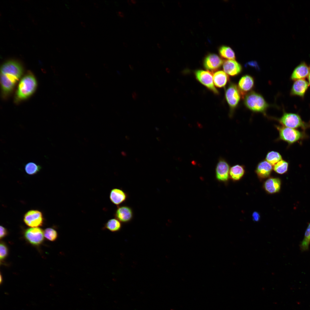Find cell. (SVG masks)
<instances>
[{
	"label": "cell",
	"mask_w": 310,
	"mask_h": 310,
	"mask_svg": "<svg viewBox=\"0 0 310 310\" xmlns=\"http://www.w3.org/2000/svg\"><path fill=\"white\" fill-rule=\"evenodd\" d=\"M132 3L135 4L136 3L137 1L135 0H131Z\"/></svg>",
	"instance_id": "36"
},
{
	"label": "cell",
	"mask_w": 310,
	"mask_h": 310,
	"mask_svg": "<svg viewBox=\"0 0 310 310\" xmlns=\"http://www.w3.org/2000/svg\"><path fill=\"white\" fill-rule=\"evenodd\" d=\"M272 169V166L271 164L266 160H263L257 165L255 172L260 179H264L270 176Z\"/></svg>",
	"instance_id": "18"
},
{
	"label": "cell",
	"mask_w": 310,
	"mask_h": 310,
	"mask_svg": "<svg viewBox=\"0 0 310 310\" xmlns=\"http://www.w3.org/2000/svg\"><path fill=\"white\" fill-rule=\"evenodd\" d=\"M290 90L291 96H297L303 98L309 86L308 82L305 79L294 81Z\"/></svg>",
	"instance_id": "14"
},
{
	"label": "cell",
	"mask_w": 310,
	"mask_h": 310,
	"mask_svg": "<svg viewBox=\"0 0 310 310\" xmlns=\"http://www.w3.org/2000/svg\"><path fill=\"white\" fill-rule=\"evenodd\" d=\"M230 169L229 165L227 162L223 159H220L216 167V179L220 181H227L229 177Z\"/></svg>",
	"instance_id": "13"
},
{
	"label": "cell",
	"mask_w": 310,
	"mask_h": 310,
	"mask_svg": "<svg viewBox=\"0 0 310 310\" xmlns=\"http://www.w3.org/2000/svg\"><path fill=\"white\" fill-rule=\"evenodd\" d=\"M133 213L132 209L127 206H118L114 214L115 218L121 222L126 223L130 222L133 219Z\"/></svg>",
	"instance_id": "12"
},
{
	"label": "cell",
	"mask_w": 310,
	"mask_h": 310,
	"mask_svg": "<svg viewBox=\"0 0 310 310\" xmlns=\"http://www.w3.org/2000/svg\"><path fill=\"white\" fill-rule=\"evenodd\" d=\"M288 166V162L285 160H282L274 166L273 169L277 173L282 174L287 171Z\"/></svg>",
	"instance_id": "26"
},
{
	"label": "cell",
	"mask_w": 310,
	"mask_h": 310,
	"mask_svg": "<svg viewBox=\"0 0 310 310\" xmlns=\"http://www.w3.org/2000/svg\"><path fill=\"white\" fill-rule=\"evenodd\" d=\"M105 2L106 4H107V5H108V1H107L105 0Z\"/></svg>",
	"instance_id": "44"
},
{
	"label": "cell",
	"mask_w": 310,
	"mask_h": 310,
	"mask_svg": "<svg viewBox=\"0 0 310 310\" xmlns=\"http://www.w3.org/2000/svg\"><path fill=\"white\" fill-rule=\"evenodd\" d=\"M252 217L253 220L257 222L259 220L260 216L258 212L255 211L252 214Z\"/></svg>",
	"instance_id": "31"
},
{
	"label": "cell",
	"mask_w": 310,
	"mask_h": 310,
	"mask_svg": "<svg viewBox=\"0 0 310 310\" xmlns=\"http://www.w3.org/2000/svg\"><path fill=\"white\" fill-rule=\"evenodd\" d=\"M194 74L197 80L214 94H218V91L216 88L213 82L212 73L202 69L196 70Z\"/></svg>",
	"instance_id": "7"
},
{
	"label": "cell",
	"mask_w": 310,
	"mask_h": 310,
	"mask_svg": "<svg viewBox=\"0 0 310 310\" xmlns=\"http://www.w3.org/2000/svg\"><path fill=\"white\" fill-rule=\"evenodd\" d=\"M266 160L272 166H274L278 162L282 160V157L279 152L271 151L267 153Z\"/></svg>",
	"instance_id": "24"
},
{
	"label": "cell",
	"mask_w": 310,
	"mask_h": 310,
	"mask_svg": "<svg viewBox=\"0 0 310 310\" xmlns=\"http://www.w3.org/2000/svg\"><path fill=\"white\" fill-rule=\"evenodd\" d=\"M220 56L224 59L228 60H235L236 56L233 50L229 46H222L219 49Z\"/></svg>",
	"instance_id": "23"
},
{
	"label": "cell",
	"mask_w": 310,
	"mask_h": 310,
	"mask_svg": "<svg viewBox=\"0 0 310 310\" xmlns=\"http://www.w3.org/2000/svg\"><path fill=\"white\" fill-rule=\"evenodd\" d=\"M123 45H124V46H125V47H127V44L126 43H125V42H123Z\"/></svg>",
	"instance_id": "40"
},
{
	"label": "cell",
	"mask_w": 310,
	"mask_h": 310,
	"mask_svg": "<svg viewBox=\"0 0 310 310\" xmlns=\"http://www.w3.org/2000/svg\"><path fill=\"white\" fill-rule=\"evenodd\" d=\"M281 181L278 178H270L264 182V187L268 193L272 194L278 192L280 190Z\"/></svg>",
	"instance_id": "19"
},
{
	"label": "cell",
	"mask_w": 310,
	"mask_h": 310,
	"mask_svg": "<svg viewBox=\"0 0 310 310\" xmlns=\"http://www.w3.org/2000/svg\"><path fill=\"white\" fill-rule=\"evenodd\" d=\"M157 138L158 140H159V141H160V138L159 137H158Z\"/></svg>",
	"instance_id": "45"
},
{
	"label": "cell",
	"mask_w": 310,
	"mask_h": 310,
	"mask_svg": "<svg viewBox=\"0 0 310 310\" xmlns=\"http://www.w3.org/2000/svg\"><path fill=\"white\" fill-rule=\"evenodd\" d=\"M128 197L127 194L121 189L114 188L110 191L109 198L114 205L119 206L125 202Z\"/></svg>",
	"instance_id": "17"
},
{
	"label": "cell",
	"mask_w": 310,
	"mask_h": 310,
	"mask_svg": "<svg viewBox=\"0 0 310 310\" xmlns=\"http://www.w3.org/2000/svg\"><path fill=\"white\" fill-rule=\"evenodd\" d=\"M278 120L282 126L297 129L301 128L304 130L309 127L308 124L303 121L301 116L295 113L284 112Z\"/></svg>",
	"instance_id": "6"
},
{
	"label": "cell",
	"mask_w": 310,
	"mask_h": 310,
	"mask_svg": "<svg viewBox=\"0 0 310 310\" xmlns=\"http://www.w3.org/2000/svg\"><path fill=\"white\" fill-rule=\"evenodd\" d=\"M122 155L124 156H126L127 155L126 153L125 152H122Z\"/></svg>",
	"instance_id": "41"
},
{
	"label": "cell",
	"mask_w": 310,
	"mask_h": 310,
	"mask_svg": "<svg viewBox=\"0 0 310 310\" xmlns=\"http://www.w3.org/2000/svg\"><path fill=\"white\" fill-rule=\"evenodd\" d=\"M117 15L121 17H123L124 16V13L121 11H119L117 12Z\"/></svg>",
	"instance_id": "32"
},
{
	"label": "cell",
	"mask_w": 310,
	"mask_h": 310,
	"mask_svg": "<svg viewBox=\"0 0 310 310\" xmlns=\"http://www.w3.org/2000/svg\"><path fill=\"white\" fill-rule=\"evenodd\" d=\"M310 243V223L305 231L303 239L301 242L300 247L302 250H307Z\"/></svg>",
	"instance_id": "27"
},
{
	"label": "cell",
	"mask_w": 310,
	"mask_h": 310,
	"mask_svg": "<svg viewBox=\"0 0 310 310\" xmlns=\"http://www.w3.org/2000/svg\"><path fill=\"white\" fill-rule=\"evenodd\" d=\"M121 222L116 218H112L108 220L104 224V229H106L112 232L119 231L121 227Z\"/></svg>",
	"instance_id": "22"
},
{
	"label": "cell",
	"mask_w": 310,
	"mask_h": 310,
	"mask_svg": "<svg viewBox=\"0 0 310 310\" xmlns=\"http://www.w3.org/2000/svg\"><path fill=\"white\" fill-rule=\"evenodd\" d=\"M0 238L1 239L7 235V230L2 226H0Z\"/></svg>",
	"instance_id": "30"
},
{
	"label": "cell",
	"mask_w": 310,
	"mask_h": 310,
	"mask_svg": "<svg viewBox=\"0 0 310 310\" xmlns=\"http://www.w3.org/2000/svg\"><path fill=\"white\" fill-rule=\"evenodd\" d=\"M145 25H146V26H148V23H147V22H145Z\"/></svg>",
	"instance_id": "42"
},
{
	"label": "cell",
	"mask_w": 310,
	"mask_h": 310,
	"mask_svg": "<svg viewBox=\"0 0 310 310\" xmlns=\"http://www.w3.org/2000/svg\"><path fill=\"white\" fill-rule=\"evenodd\" d=\"M132 97L133 99H136L137 97V93L135 92H133L132 94Z\"/></svg>",
	"instance_id": "33"
},
{
	"label": "cell",
	"mask_w": 310,
	"mask_h": 310,
	"mask_svg": "<svg viewBox=\"0 0 310 310\" xmlns=\"http://www.w3.org/2000/svg\"><path fill=\"white\" fill-rule=\"evenodd\" d=\"M81 25L84 27H86V24L85 23L81 21L80 22Z\"/></svg>",
	"instance_id": "35"
},
{
	"label": "cell",
	"mask_w": 310,
	"mask_h": 310,
	"mask_svg": "<svg viewBox=\"0 0 310 310\" xmlns=\"http://www.w3.org/2000/svg\"><path fill=\"white\" fill-rule=\"evenodd\" d=\"M308 83L309 85H310V71L309 75L308 76Z\"/></svg>",
	"instance_id": "34"
},
{
	"label": "cell",
	"mask_w": 310,
	"mask_h": 310,
	"mask_svg": "<svg viewBox=\"0 0 310 310\" xmlns=\"http://www.w3.org/2000/svg\"><path fill=\"white\" fill-rule=\"evenodd\" d=\"M157 46L159 48H160L161 47V45L159 43L157 44Z\"/></svg>",
	"instance_id": "39"
},
{
	"label": "cell",
	"mask_w": 310,
	"mask_h": 310,
	"mask_svg": "<svg viewBox=\"0 0 310 310\" xmlns=\"http://www.w3.org/2000/svg\"><path fill=\"white\" fill-rule=\"evenodd\" d=\"M308 124L309 127H310V121H309V123Z\"/></svg>",
	"instance_id": "46"
},
{
	"label": "cell",
	"mask_w": 310,
	"mask_h": 310,
	"mask_svg": "<svg viewBox=\"0 0 310 310\" xmlns=\"http://www.w3.org/2000/svg\"><path fill=\"white\" fill-rule=\"evenodd\" d=\"M223 63L222 59L217 55L211 53L205 58L203 65L205 69L211 72L219 69Z\"/></svg>",
	"instance_id": "10"
},
{
	"label": "cell",
	"mask_w": 310,
	"mask_h": 310,
	"mask_svg": "<svg viewBox=\"0 0 310 310\" xmlns=\"http://www.w3.org/2000/svg\"><path fill=\"white\" fill-rule=\"evenodd\" d=\"M44 237L48 240L51 241H55L58 237L57 231L52 228H47L44 231Z\"/></svg>",
	"instance_id": "28"
},
{
	"label": "cell",
	"mask_w": 310,
	"mask_h": 310,
	"mask_svg": "<svg viewBox=\"0 0 310 310\" xmlns=\"http://www.w3.org/2000/svg\"><path fill=\"white\" fill-rule=\"evenodd\" d=\"M245 173V170L243 166L237 164L230 168L229 175L232 179L234 181H237L243 177Z\"/></svg>",
	"instance_id": "21"
},
{
	"label": "cell",
	"mask_w": 310,
	"mask_h": 310,
	"mask_svg": "<svg viewBox=\"0 0 310 310\" xmlns=\"http://www.w3.org/2000/svg\"><path fill=\"white\" fill-rule=\"evenodd\" d=\"M37 86L36 80L30 73H27L20 81L16 94L17 101L25 99L30 96L34 92Z\"/></svg>",
	"instance_id": "2"
},
{
	"label": "cell",
	"mask_w": 310,
	"mask_h": 310,
	"mask_svg": "<svg viewBox=\"0 0 310 310\" xmlns=\"http://www.w3.org/2000/svg\"><path fill=\"white\" fill-rule=\"evenodd\" d=\"M225 98L230 108V115L232 116L243 97L238 86L230 83L225 91Z\"/></svg>",
	"instance_id": "5"
},
{
	"label": "cell",
	"mask_w": 310,
	"mask_h": 310,
	"mask_svg": "<svg viewBox=\"0 0 310 310\" xmlns=\"http://www.w3.org/2000/svg\"><path fill=\"white\" fill-rule=\"evenodd\" d=\"M2 276H1V275H0V282L1 283V281L2 280Z\"/></svg>",
	"instance_id": "43"
},
{
	"label": "cell",
	"mask_w": 310,
	"mask_h": 310,
	"mask_svg": "<svg viewBox=\"0 0 310 310\" xmlns=\"http://www.w3.org/2000/svg\"><path fill=\"white\" fill-rule=\"evenodd\" d=\"M310 71V66L304 62H301L294 69L290 76L293 81L304 79L308 77Z\"/></svg>",
	"instance_id": "16"
},
{
	"label": "cell",
	"mask_w": 310,
	"mask_h": 310,
	"mask_svg": "<svg viewBox=\"0 0 310 310\" xmlns=\"http://www.w3.org/2000/svg\"><path fill=\"white\" fill-rule=\"evenodd\" d=\"M23 220L27 225L32 228L42 226L44 221L42 212L36 210H31L27 212L25 214Z\"/></svg>",
	"instance_id": "8"
},
{
	"label": "cell",
	"mask_w": 310,
	"mask_h": 310,
	"mask_svg": "<svg viewBox=\"0 0 310 310\" xmlns=\"http://www.w3.org/2000/svg\"><path fill=\"white\" fill-rule=\"evenodd\" d=\"M255 85L254 78L251 76L246 74L241 77L239 80L238 87L243 97L251 91Z\"/></svg>",
	"instance_id": "11"
},
{
	"label": "cell",
	"mask_w": 310,
	"mask_h": 310,
	"mask_svg": "<svg viewBox=\"0 0 310 310\" xmlns=\"http://www.w3.org/2000/svg\"><path fill=\"white\" fill-rule=\"evenodd\" d=\"M243 99L245 107L254 112L265 113L270 106L261 94L253 91L246 94Z\"/></svg>",
	"instance_id": "3"
},
{
	"label": "cell",
	"mask_w": 310,
	"mask_h": 310,
	"mask_svg": "<svg viewBox=\"0 0 310 310\" xmlns=\"http://www.w3.org/2000/svg\"><path fill=\"white\" fill-rule=\"evenodd\" d=\"M279 133V140L292 144L305 137L303 132L292 128L283 126H276Z\"/></svg>",
	"instance_id": "4"
},
{
	"label": "cell",
	"mask_w": 310,
	"mask_h": 310,
	"mask_svg": "<svg viewBox=\"0 0 310 310\" xmlns=\"http://www.w3.org/2000/svg\"><path fill=\"white\" fill-rule=\"evenodd\" d=\"M127 3H128L129 5H131L132 3L131 2V1L127 0Z\"/></svg>",
	"instance_id": "38"
},
{
	"label": "cell",
	"mask_w": 310,
	"mask_h": 310,
	"mask_svg": "<svg viewBox=\"0 0 310 310\" xmlns=\"http://www.w3.org/2000/svg\"><path fill=\"white\" fill-rule=\"evenodd\" d=\"M26 239L32 245H38L44 240V232L42 230L38 227H32L26 229L24 232Z\"/></svg>",
	"instance_id": "9"
},
{
	"label": "cell",
	"mask_w": 310,
	"mask_h": 310,
	"mask_svg": "<svg viewBox=\"0 0 310 310\" xmlns=\"http://www.w3.org/2000/svg\"><path fill=\"white\" fill-rule=\"evenodd\" d=\"M0 82L2 94L4 96L12 91L23 72L21 64L13 60L7 61L1 66Z\"/></svg>",
	"instance_id": "1"
},
{
	"label": "cell",
	"mask_w": 310,
	"mask_h": 310,
	"mask_svg": "<svg viewBox=\"0 0 310 310\" xmlns=\"http://www.w3.org/2000/svg\"><path fill=\"white\" fill-rule=\"evenodd\" d=\"M213 80L215 86L222 88L225 86L229 81V78L224 71L219 70L214 73Z\"/></svg>",
	"instance_id": "20"
},
{
	"label": "cell",
	"mask_w": 310,
	"mask_h": 310,
	"mask_svg": "<svg viewBox=\"0 0 310 310\" xmlns=\"http://www.w3.org/2000/svg\"><path fill=\"white\" fill-rule=\"evenodd\" d=\"M8 250L6 245L3 242H1L0 245V260L4 259L7 255Z\"/></svg>",
	"instance_id": "29"
},
{
	"label": "cell",
	"mask_w": 310,
	"mask_h": 310,
	"mask_svg": "<svg viewBox=\"0 0 310 310\" xmlns=\"http://www.w3.org/2000/svg\"><path fill=\"white\" fill-rule=\"evenodd\" d=\"M26 173L30 175H35L41 170V167L40 165L33 162H30L26 163L24 167Z\"/></svg>",
	"instance_id": "25"
},
{
	"label": "cell",
	"mask_w": 310,
	"mask_h": 310,
	"mask_svg": "<svg viewBox=\"0 0 310 310\" xmlns=\"http://www.w3.org/2000/svg\"><path fill=\"white\" fill-rule=\"evenodd\" d=\"M223 68L224 72L231 76L238 75L242 71L241 65L235 60H227L223 64Z\"/></svg>",
	"instance_id": "15"
},
{
	"label": "cell",
	"mask_w": 310,
	"mask_h": 310,
	"mask_svg": "<svg viewBox=\"0 0 310 310\" xmlns=\"http://www.w3.org/2000/svg\"><path fill=\"white\" fill-rule=\"evenodd\" d=\"M94 6L95 7H96L98 8V4L96 3L95 2H94Z\"/></svg>",
	"instance_id": "37"
}]
</instances>
